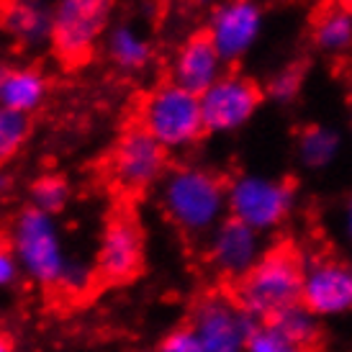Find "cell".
Returning <instances> with one entry per match:
<instances>
[{
	"mask_svg": "<svg viewBox=\"0 0 352 352\" xmlns=\"http://www.w3.org/2000/svg\"><path fill=\"white\" fill-rule=\"evenodd\" d=\"M226 186L208 167L180 165L162 177L160 204L183 234L208 236L229 216Z\"/></svg>",
	"mask_w": 352,
	"mask_h": 352,
	"instance_id": "cell-1",
	"label": "cell"
},
{
	"mask_svg": "<svg viewBox=\"0 0 352 352\" xmlns=\"http://www.w3.org/2000/svg\"><path fill=\"white\" fill-rule=\"evenodd\" d=\"M303 260L291 245H275L265 250L260 263L234 283V298L250 316L260 324L273 322L275 316L296 303H301Z\"/></svg>",
	"mask_w": 352,
	"mask_h": 352,
	"instance_id": "cell-2",
	"label": "cell"
},
{
	"mask_svg": "<svg viewBox=\"0 0 352 352\" xmlns=\"http://www.w3.org/2000/svg\"><path fill=\"white\" fill-rule=\"evenodd\" d=\"M8 245L21 265V273L36 285H57L65 267H67V252L62 242V232L57 219L44 214L39 208H23L13 224H10Z\"/></svg>",
	"mask_w": 352,
	"mask_h": 352,
	"instance_id": "cell-3",
	"label": "cell"
},
{
	"mask_svg": "<svg viewBox=\"0 0 352 352\" xmlns=\"http://www.w3.org/2000/svg\"><path fill=\"white\" fill-rule=\"evenodd\" d=\"M226 204L232 219L265 236L291 219L296 208V188L273 175L239 173L226 186Z\"/></svg>",
	"mask_w": 352,
	"mask_h": 352,
	"instance_id": "cell-4",
	"label": "cell"
},
{
	"mask_svg": "<svg viewBox=\"0 0 352 352\" xmlns=\"http://www.w3.org/2000/svg\"><path fill=\"white\" fill-rule=\"evenodd\" d=\"M142 129L149 131L167 152L190 149L206 134L201 96L175 82L160 85L142 106Z\"/></svg>",
	"mask_w": 352,
	"mask_h": 352,
	"instance_id": "cell-5",
	"label": "cell"
},
{
	"mask_svg": "<svg viewBox=\"0 0 352 352\" xmlns=\"http://www.w3.org/2000/svg\"><path fill=\"white\" fill-rule=\"evenodd\" d=\"M188 327L196 332L204 352H247L260 322L239 306L234 294L214 291L196 301Z\"/></svg>",
	"mask_w": 352,
	"mask_h": 352,
	"instance_id": "cell-6",
	"label": "cell"
},
{
	"mask_svg": "<svg viewBox=\"0 0 352 352\" xmlns=\"http://www.w3.org/2000/svg\"><path fill=\"white\" fill-rule=\"evenodd\" d=\"M113 0H54L52 47L65 62H80L108 34Z\"/></svg>",
	"mask_w": 352,
	"mask_h": 352,
	"instance_id": "cell-7",
	"label": "cell"
},
{
	"mask_svg": "<svg viewBox=\"0 0 352 352\" xmlns=\"http://www.w3.org/2000/svg\"><path fill=\"white\" fill-rule=\"evenodd\" d=\"M263 88L242 72H226L201 96L206 134H234L260 111Z\"/></svg>",
	"mask_w": 352,
	"mask_h": 352,
	"instance_id": "cell-8",
	"label": "cell"
},
{
	"mask_svg": "<svg viewBox=\"0 0 352 352\" xmlns=\"http://www.w3.org/2000/svg\"><path fill=\"white\" fill-rule=\"evenodd\" d=\"M265 29V10L257 0H224L208 19L206 36L226 65L245 59L260 41Z\"/></svg>",
	"mask_w": 352,
	"mask_h": 352,
	"instance_id": "cell-9",
	"label": "cell"
},
{
	"mask_svg": "<svg viewBox=\"0 0 352 352\" xmlns=\"http://www.w3.org/2000/svg\"><path fill=\"white\" fill-rule=\"evenodd\" d=\"M301 303L319 319L352 311V265L337 257H311L303 265Z\"/></svg>",
	"mask_w": 352,
	"mask_h": 352,
	"instance_id": "cell-10",
	"label": "cell"
},
{
	"mask_svg": "<svg viewBox=\"0 0 352 352\" xmlns=\"http://www.w3.org/2000/svg\"><path fill=\"white\" fill-rule=\"evenodd\" d=\"M167 152L149 131L142 126L129 129L124 137L118 139L116 152H113V175L129 190H144L170 173L167 170Z\"/></svg>",
	"mask_w": 352,
	"mask_h": 352,
	"instance_id": "cell-11",
	"label": "cell"
},
{
	"mask_svg": "<svg viewBox=\"0 0 352 352\" xmlns=\"http://www.w3.org/2000/svg\"><path fill=\"white\" fill-rule=\"evenodd\" d=\"M206 254L216 273L236 283L265 254L263 234H257L242 221L226 216L224 221L206 236Z\"/></svg>",
	"mask_w": 352,
	"mask_h": 352,
	"instance_id": "cell-12",
	"label": "cell"
},
{
	"mask_svg": "<svg viewBox=\"0 0 352 352\" xmlns=\"http://www.w3.org/2000/svg\"><path fill=\"white\" fill-rule=\"evenodd\" d=\"M144 260V236L131 216H116L103 229L96 257V270L111 283L131 280L142 270Z\"/></svg>",
	"mask_w": 352,
	"mask_h": 352,
	"instance_id": "cell-13",
	"label": "cell"
},
{
	"mask_svg": "<svg viewBox=\"0 0 352 352\" xmlns=\"http://www.w3.org/2000/svg\"><path fill=\"white\" fill-rule=\"evenodd\" d=\"M224 75L226 62L221 59V54L216 52V47L206 34L190 36L177 50L173 67H170V82H175V85L190 90L196 96H204L206 90Z\"/></svg>",
	"mask_w": 352,
	"mask_h": 352,
	"instance_id": "cell-14",
	"label": "cell"
},
{
	"mask_svg": "<svg viewBox=\"0 0 352 352\" xmlns=\"http://www.w3.org/2000/svg\"><path fill=\"white\" fill-rule=\"evenodd\" d=\"M0 26L21 47H47L54 34L52 6L47 0H8L0 10Z\"/></svg>",
	"mask_w": 352,
	"mask_h": 352,
	"instance_id": "cell-15",
	"label": "cell"
},
{
	"mask_svg": "<svg viewBox=\"0 0 352 352\" xmlns=\"http://www.w3.org/2000/svg\"><path fill=\"white\" fill-rule=\"evenodd\" d=\"M50 82L36 67H0V108L31 116L44 103Z\"/></svg>",
	"mask_w": 352,
	"mask_h": 352,
	"instance_id": "cell-16",
	"label": "cell"
},
{
	"mask_svg": "<svg viewBox=\"0 0 352 352\" xmlns=\"http://www.w3.org/2000/svg\"><path fill=\"white\" fill-rule=\"evenodd\" d=\"M342 155V134L334 126L311 124L306 126L296 139V160L303 170L322 173L340 160Z\"/></svg>",
	"mask_w": 352,
	"mask_h": 352,
	"instance_id": "cell-17",
	"label": "cell"
},
{
	"mask_svg": "<svg viewBox=\"0 0 352 352\" xmlns=\"http://www.w3.org/2000/svg\"><path fill=\"white\" fill-rule=\"evenodd\" d=\"M106 54L116 62L118 67L137 72V69H144L149 65L152 47L134 26L118 23L113 29H108L106 34Z\"/></svg>",
	"mask_w": 352,
	"mask_h": 352,
	"instance_id": "cell-18",
	"label": "cell"
},
{
	"mask_svg": "<svg viewBox=\"0 0 352 352\" xmlns=\"http://www.w3.org/2000/svg\"><path fill=\"white\" fill-rule=\"evenodd\" d=\"M314 44L327 54H344L352 50V10L350 8H329L324 13L316 29Z\"/></svg>",
	"mask_w": 352,
	"mask_h": 352,
	"instance_id": "cell-19",
	"label": "cell"
},
{
	"mask_svg": "<svg viewBox=\"0 0 352 352\" xmlns=\"http://www.w3.org/2000/svg\"><path fill=\"white\" fill-rule=\"evenodd\" d=\"M275 329L280 334H285L291 342L301 344V347H309L311 350L314 344L319 342V337H322V319L319 316H314L303 303H296L291 309H285L275 316L273 322Z\"/></svg>",
	"mask_w": 352,
	"mask_h": 352,
	"instance_id": "cell-20",
	"label": "cell"
},
{
	"mask_svg": "<svg viewBox=\"0 0 352 352\" xmlns=\"http://www.w3.org/2000/svg\"><path fill=\"white\" fill-rule=\"evenodd\" d=\"M31 131V116L0 108V165L19 155Z\"/></svg>",
	"mask_w": 352,
	"mask_h": 352,
	"instance_id": "cell-21",
	"label": "cell"
},
{
	"mask_svg": "<svg viewBox=\"0 0 352 352\" xmlns=\"http://www.w3.org/2000/svg\"><path fill=\"white\" fill-rule=\"evenodd\" d=\"M31 206L39 208L44 214L57 216L65 206L69 204V186L65 177L44 175L31 186Z\"/></svg>",
	"mask_w": 352,
	"mask_h": 352,
	"instance_id": "cell-22",
	"label": "cell"
},
{
	"mask_svg": "<svg viewBox=\"0 0 352 352\" xmlns=\"http://www.w3.org/2000/svg\"><path fill=\"white\" fill-rule=\"evenodd\" d=\"M303 90L301 67H280L265 82V98L273 100L275 106H291Z\"/></svg>",
	"mask_w": 352,
	"mask_h": 352,
	"instance_id": "cell-23",
	"label": "cell"
},
{
	"mask_svg": "<svg viewBox=\"0 0 352 352\" xmlns=\"http://www.w3.org/2000/svg\"><path fill=\"white\" fill-rule=\"evenodd\" d=\"M247 352H311L309 347L291 342L285 334H280L273 324H260L250 337Z\"/></svg>",
	"mask_w": 352,
	"mask_h": 352,
	"instance_id": "cell-24",
	"label": "cell"
},
{
	"mask_svg": "<svg viewBox=\"0 0 352 352\" xmlns=\"http://www.w3.org/2000/svg\"><path fill=\"white\" fill-rule=\"evenodd\" d=\"M96 267H90L88 263H82V260H75V257H69L67 260V267H65V273L59 278L57 288H62L65 294L69 296H80L90 291V285L96 280Z\"/></svg>",
	"mask_w": 352,
	"mask_h": 352,
	"instance_id": "cell-25",
	"label": "cell"
},
{
	"mask_svg": "<svg viewBox=\"0 0 352 352\" xmlns=\"http://www.w3.org/2000/svg\"><path fill=\"white\" fill-rule=\"evenodd\" d=\"M155 352H204V347L198 342L196 332L188 324H183V327H175L173 332H167Z\"/></svg>",
	"mask_w": 352,
	"mask_h": 352,
	"instance_id": "cell-26",
	"label": "cell"
},
{
	"mask_svg": "<svg viewBox=\"0 0 352 352\" xmlns=\"http://www.w3.org/2000/svg\"><path fill=\"white\" fill-rule=\"evenodd\" d=\"M21 265L10 245H0V288H10L21 278Z\"/></svg>",
	"mask_w": 352,
	"mask_h": 352,
	"instance_id": "cell-27",
	"label": "cell"
},
{
	"mask_svg": "<svg viewBox=\"0 0 352 352\" xmlns=\"http://www.w3.org/2000/svg\"><path fill=\"white\" fill-rule=\"evenodd\" d=\"M340 229H342V239L352 247V196L342 206V219H340Z\"/></svg>",
	"mask_w": 352,
	"mask_h": 352,
	"instance_id": "cell-28",
	"label": "cell"
},
{
	"mask_svg": "<svg viewBox=\"0 0 352 352\" xmlns=\"http://www.w3.org/2000/svg\"><path fill=\"white\" fill-rule=\"evenodd\" d=\"M8 188H10V177L6 173H0V198L8 193Z\"/></svg>",
	"mask_w": 352,
	"mask_h": 352,
	"instance_id": "cell-29",
	"label": "cell"
},
{
	"mask_svg": "<svg viewBox=\"0 0 352 352\" xmlns=\"http://www.w3.org/2000/svg\"><path fill=\"white\" fill-rule=\"evenodd\" d=\"M0 352H13V350H10V342L3 337V334H0Z\"/></svg>",
	"mask_w": 352,
	"mask_h": 352,
	"instance_id": "cell-30",
	"label": "cell"
},
{
	"mask_svg": "<svg viewBox=\"0 0 352 352\" xmlns=\"http://www.w3.org/2000/svg\"><path fill=\"white\" fill-rule=\"evenodd\" d=\"M137 352H155V350H137Z\"/></svg>",
	"mask_w": 352,
	"mask_h": 352,
	"instance_id": "cell-31",
	"label": "cell"
},
{
	"mask_svg": "<svg viewBox=\"0 0 352 352\" xmlns=\"http://www.w3.org/2000/svg\"><path fill=\"white\" fill-rule=\"evenodd\" d=\"M350 126H352V113H350Z\"/></svg>",
	"mask_w": 352,
	"mask_h": 352,
	"instance_id": "cell-32",
	"label": "cell"
}]
</instances>
